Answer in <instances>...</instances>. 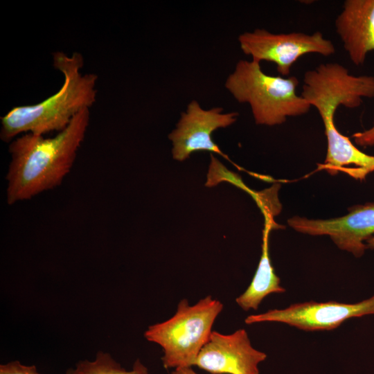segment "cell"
<instances>
[{"mask_svg": "<svg viewBox=\"0 0 374 374\" xmlns=\"http://www.w3.org/2000/svg\"><path fill=\"white\" fill-rule=\"evenodd\" d=\"M222 309L223 304L211 296L192 305L184 299L171 318L149 326L144 336L161 347L165 368L192 367Z\"/></svg>", "mask_w": 374, "mask_h": 374, "instance_id": "277c9868", "label": "cell"}, {"mask_svg": "<svg viewBox=\"0 0 374 374\" xmlns=\"http://www.w3.org/2000/svg\"><path fill=\"white\" fill-rule=\"evenodd\" d=\"M66 374H148V371L139 359L134 362L132 371H127L109 353L98 352L93 360L80 361Z\"/></svg>", "mask_w": 374, "mask_h": 374, "instance_id": "4fadbf2b", "label": "cell"}, {"mask_svg": "<svg viewBox=\"0 0 374 374\" xmlns=\"http://www.w3.org/2000/svg\"><path fill=\"white\" fill-rule=\"evenodd\" d=\"M295 231L310 235H328L341 250L361 257L367 249L366 242L374 235V202L348 208L344 216L314 220L294 216L287 220Z\"/></svg>", "mask_w": 374, "mask_h": 374, "instance_id": "ba28073f", "label": "cell"}, {"mask_svg": "<svg viewBox=\"0 0 374 374\" xmlns=\"http://www.w3.org/2000/svg\"><path fill=\"white\" fill-rule=\"evenodd\" d=\"M301 96L317 111L356 108L364 98H374V77L352 75L339 63L320 64L305 73Z\"/></svg>", "mask_w": 374, "mask_h": 374, "instance_id": "5b68a950", "label": "cell"}, {"mask_svg": "<svg viewBox=\"0 0 374 374\" xmlns=\"http://www.w3.org/2000/svg\"><path fill=\"white\" fill-rule=\"evenodd\" d=\"M89 109L53 137L26 133L9 143L6 175L8 204L29 200L58 187L70 172L89 127Z\"/></svg>", "mask_w": 374, "mask_h": 374, "instance_id": "6da1fadb", "label": "cell"}, {"mask_svg": "<svg viewBox=\"0 0 374 374\" xmlns=\"http://www.w3.org/2000/svg\"><path fill=\"white\" fill-rule=\"evenodd\" d=\"M374 314V294L355 303L337 301H308L294 303L284 309H272L248 316L244 322H278L305 331L330 330L338 328L347 319Z\"/></svg>", "mask_w": 374, "mask_h": 374, "instance_id": "52a82bcc", "label": "cell"}, {"mask_svg": "<svg viewBox=\"0 0 374 374\" xmlns=\"http://www.w3.org/2000/svg\"><path fill=\"white\" fill-rule=\"evenodd\" d=\"M222 107L206 110L196 100H192L186 111L181 114L177 127L170 134L172 142V156L178 161H184L190 154L200 150L210 151L228 157L220 150L211 139L215 130L226 127L237 120L238 112L224 114Z\"/></svg>", "mask_w": 374, "mask_h": 374, "instance_id": "30bf717a", "label": "cell"}, {"mask_svg": "<svg viewBox=\"0 0 374 374\" xmlns=\"http://www.w3.org/2000/svg\"><path fill=\"white\" fill-rule=\"evenodd\" d=\"M172 374H197L196 373L191 367H181L175 368L174 371L172 372Z\"/></svg>", "mask_w": 374, "mask_h": 374, "instance_id": "2e32d148", "label": "cell"}, {"mask_svg": "<svg viewBox=\"0 0 374 374\" xmlns=\"http://www.w3.org/2000/svg\"><path fill=\"white\" fill-rule=\"evenodd\" d=\"M53 66L64 77L54 94L34 105L14 107L1 117L0 138L10 143L26 133L43 135L66 128L80 112L96 100L98 75L83 73L82 55L62 51L53 53Z\"/></svg>", "mask_w": 374, "mask_h": 374, "instance_id": "7a4b0ae2", "label": "cell"}, {"mask_svg": "<svg viewBox=\"0 0 374 374\" xmlns=\"http://www.w3.org/2000/svg\"><path fill=\"white\" fill-rule=\"evenodd\" d=\"M0 374H40L35 366L22 364L19 361H12L0 366Z\"/></svg>", "mask_w": 374, "mask_h": 374, "instance_id": "5bb4252c", "label": "cell"}, {"mask_svg": "<svg viewBox=\"0 0 374 374\" xmlns=\"http://www.w3.org/2000/svg\"><path fill=\"white\" fill-rule=\"evenodd\" d=\"M266 358L252 346L244 329L230 335L212 331L194 366L212 374H259L258 365Z\"/></svg>", "mask_w": 374, "mask_h": 374, "instance_id": "9c48e42d", "label": "cell"}, {"mask_svg": "<svg viewBox=\"0 0 374 374\" xmlns=\"http://www.w3.org/2000/svg\"><path fill=\"white\" fill-rule=\"evenodd\" d=\"M335 27L352 62L362 65L374 51V0L345 1Z\"/></svg>", "mask_w": 374, "mask_h": 374, "instance_id": "8fae6325", "label": "cell"}, {"mask_svg": "<svg viewBox=\"0 0 374 374\" xmlns=\"http://www.w3.org/2000/svg\"><path fill=\"white\" fill-rule=\"evenodd\" d=\"M367 249H374V235L366 241Z\"/></svg>", "mask_w": 374, "mask_h": 374, "instance_id": "e0dca14e", "label": "cell"}, {"mask_svg": "<svg viewBox=\"0 0 374 374\" xmlns=\"http://www.w3.org/2000/svg\"><path fill=\"white\" fill-rule=\"evenodd\" d=\"M355 143L362 147L374 145V125L370 129L353 134Z\"/></svg>", "mask_w": 374, "mask_h": 374, "instance_id": "9a60e30c", "label": "cell"}, {"mask_svg": "<svg viewBox=\"0 0 374 374\" xmlns=\"http://www.w3.org/2000/svg\"><path fill=\"white\" fill-rule=\"evenodd\" d=\"M262 234V253L253 278L247 290L236 298L235 302L244 311L257 310L262 301L269 294L284 293L269 255V233L271 228L269 217L265 215Z\"/></svg>", "mask_w": 374, "mask_h": 374, "instance_id": "7c38bea8", "label": "cell"}, {"mask_svg": "<svg viewBox=\"0 0 374 374\" xmlns=\"http://www.w3.org/2000/svg\"><path fill=\"white\" fill-rule=\"evenodd\" d=\"M295 76L265 73L259 62L240 60L227 78L225 87L240 103H248L258 125L283 124L288 117L307 114L310 105L296 93Z\"/></svg>", "mask_w": 374, "mask_h": 374, "instance_id": "3957f363", "label": "cell"}, {"mask_svg": "<svg viewBox=\"0 0 374 374\" xmlns=\"http://www.w3.org/2000/svg\"><path fill=\"white\" fill-rule=\"evenodd\" d=\"M238 41L245 55L259 62L274 63L283 76L290 74L292 66L303 55L329 56L335 52L332 42L324 38L319 31L311 35L299 32L274 34L265 29H256L241 34Z\"/></svg>", "mask_w": 374, "mask_h": 374, "instance_id": "8992f818", "label": "cell"}]
</instances>
